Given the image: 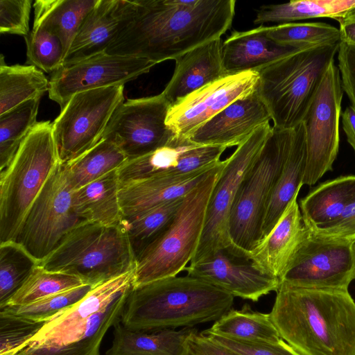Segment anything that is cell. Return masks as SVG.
I'll list each match as a JSON object with an SVG mask.
<instances>
[{
    "instance_id": "47",
    "label": "cell",
    "mask_w": 355,
    "mask_h": 355,
    "mask_svg": "<svg viewBox=\"0 0 355 355\" xmlns=\"http://www.w3.org/2000/svg\"><path fill=\"white\" fill-rule=\"evenodd\" d=\"M327 235L355 240V196Z\"/></svg>"
},
{
    "instance_id": "32",
    "label": "cell",
    "mask_w": 355,
    "mask_h": 355,
    "mask_svg": "<svg viewBox=\"0 0 355 355\" xmlns=\"http://www.w3.org/2000/svg\"><path fill=\"white\" fill-rule=\"evenodd\" d=\"M355 8V0H302L262 5L257 10L254 24H285L312 18L327 17L339 21Z\"/></svg>"
},
{
    "instance_id": "8",
    "label": "cell",
    "mask_w": 355,
    "mask_h": 355,
    "mask_svg": "<svg viewBox=\"0 0 355 355\" xmlns=\"http://www.w3.org/2000/svg\"><path fill=\"white\" fill-rule=\"evenodd\" d=\"M224 160L187 193L169 227L136 258L135 286L177 276L198 248L208 202Z\"/></svg>"
},
{
    "instance_id": "18",
    "label": "cell",
    "mask_w": 355,
    "mask_h": 355,
    "mask_svg": "<svg viewBox=\"0 0 355 355\" xmlns=\"http://www.w3.org/2000/svg\"><path fill=\"white\" fill-rule=\"evenodd\" d=\"M225 150L222 146L198 145L175 136L165 146L128 159L117 169L119 182L193 173L216 165Z\"/></svg>"
},
{
    "instance_id": "4",
    "label": "cell",
    "mask_w": 355,
    "mask_h": 355,
    "mask_svg": "<svg viewBox=\"0 0 355 355\" xmlns=\"http://www.w3.org/2000/svg\"><path fill=\"white\" fill-rule=\"evenodd\" d=\"M340 43L295 50L257 71V91L274 128L289 130L302 123Z\"/></svg>"
},
{
    "instance_id": "35",
    "label": "cell",
    "mask_w": 355,
    "mask_h": 355,
    "mask_svg": "<svg viewBox=\"0 0 355 355\" xmlns=\"http://www.w3.org/2000/svg\"><path fill=\"white\" fill-rule=\"evenodd\" d=\"M184 197L122 218L120 225L127 234L135 258L169 227Z\"/></svg>"
},
{
    "instance_id": "49",
    "label": "cell",
    "mask_w": 355,
    "mask_h": 355,
    "mask_svg": "<svg viewBox=\"0 0 355 355\" xmlns=\"http://www.w3.org/2000/svg\"><path fill=\"white\" fill-rule=\"evenodd\" d=\"M340 42L355 46V19L338 21Z\"/></svg>"
},
{
    "instance_id": "44",
    "label": "cell",
    "mask_w": 355,
    "mask_h": 355,
    "mask_svg": "<svg viewBox=\"0 0 355 355\" xmlns=\"http://www.w3.org/2000/svg\"><path fill=\"white\" fill-rule=\"evenodd\" d=\"M32 0L0 1V33L26 36Z\"/></svg>"
},
{
    "instance_id": "16",
    "label": "cell",
    "mask_w": 355,
    "mask_h": 355,
    "mask_svg": "<svg viewBox=\"0 0 355 355\" xmlns=\"http://www.w3.org/2000/svg\"><path fill=\"white\" fill-rule=\"evenodd\" d=\"M258 83L254 71L226 76L171 106L166 123L177 137L187 139L231 103L255 92Z\"/></svg>"
},
{
    "instance_id": "39",
    "label": "cell",
    "mask_w": 355,
    "mask_h": 355,
    "mask_svg": "<svg viewBox=\"0 0 355 355\" xmlns=\"http://www.w3.org/2000/svg\"><path fill=\"white\" fill-rule=\"evenodd\" d=\"M84 284L75 276L46 270L40 263L2 308L28 304Z\"/></svg>"
},
{
    "instance_id": "50",
    "label": "cell",
    "mask_w": 355,
    "mask_h": 355,
    "mask_svg": "<svg viewBox=\"0 0 355 355\" xmlns=\"http://www.w3.org/2000/svg\"><path fill=\"white\" fill-rule=\"evenodd\" d=\"M351 19H355V8L350 10L340 20Z\"/></svg>"
},
{
    "instance_id": "45",
    "label": "cell",
    "mask_w": 355,
    "mask_h": 355,
    "mask_svg": "<svg viewBox=\"0 0 355 355\" xmlns=\"http://www.w3.org/2000/svg\"><path fill=\"white\" fill-rule=\"evenodd\" d=\"M337 54L342 88L355 109V46L340 42Z\"/></svg>"
},
{
    "instance_id": "22",
    "label": "cell",
    "mask_w": 355,
    "mask_h": 355,
    "mask_svg": "<svg viewBox=\"0 0 355 355\" xmlns=\"http://www.w3.org/2000/svg\"><path fill=\"white\" fill-rule=\"evenodd\" d=\"M307 230L297 197L270 231L251 252L249 261L263 272L279 280Z\"/></svg>"
},
{
    "instance_id": "2",
    "label": "cell",
    "mask_w": 355,
    "mask_h": 355,
    "mask_svg": "<svg viewBox=\"0 0 355 355\" xmlns=\"http://www.w3.org/2000/svg\"><path fill=\"white\" fill-rule=\"evenodd\" d=\"M270 319L302 355H355V302L348 290L280 283Z\"/></svg>"
},
{
    "instance_id": "24",
    "label": "cell",
    "mask_w": 355,
    "mask_h": 355,
    "mask_svg": "<svg viewBox=\"0 0 355 355\" xmlns=\"http://www.w3.org/2000/svg\"><path fill=\"white\" fill-rule=\"evenodd\" d=\"M218 163L214 166L191 174L155 176L120 184L119 199L123 217L132 216L184 197Z\"/></svg>"
},
{
    "instance_id": "34",
    "label": "cell",
    "mask_w": 355,
    "mask_h": 355,
    "mask_svg": "<svg viewBox=\"0 0 355 355\" xmlns=\"http://www.w3.org/2000/svg\"><path fill=\"white\" fill-rule=\"evenodd\" d=\"M202 333L250 341L278 342L282 339L270 314L252 311L248 304L240 310L231 309Z\"/></svg>"
},
{
    "instance_id": "21",
    "label": "cell",
    "mask_w": 355,
    "mask_h": 355,
    "mask_svg": "<svg viewBox=\"0 0 355 355\" xmlns=\"http://www.w3.org/2000/svg\"><path fill=\"white\" fill-rule=\"evenodd\" d=\"M270 120L268 109L256 91L231 103L187 139L200 146H239Z\"/></svg>"
},
{
    "instance_id": "42",
    "label": "cell",
    "mask_w": 355,
    "mask_h": 355,
    "mask_svg": "<svg viewBox=\"0 0 355 355\" xmlns=\"http://www.w3.org/2000/svg\"><path fill=\"white\" fill-rule=\"evenodd\" d=\"M46 322L0 311V355H17Z\"/></svg>"
},
{
    "instance_id": "26",
    "label": "cell",
    "mask_w": 355,
    "mask_h": 355,
    "mask_svg": "<svg viewBox=\"0 0 355 355\" xmlns=\"http://www.w3.org/2000/svg\"><path fill=\"white\" fill-rule=\"evenodd\" d=\"M355 196V175L343 176L324 182L300 200L306 227L326 234L336 224Z\"/></svg>"
},
{
    "instance_id": "41",
    "label": "cell",
    "mask_w": 355,
    "mask_h": 355,
    "mask_svg": "<svg viewBox=\"0 0 355 355\" xmlns=\"http://www.w3.org/2000/svg\"><path fill=\"white\" fill-rule=\"evenodd\" d=\"M93 287V286L89 284H84L46 297L28 304L18 306H6L0 309V311L28 320L47 321L61 311L76 304Z\"/></svg>"
},
{
    "instance_id": "27",
    "label": "cell",
    "mask_w": 355,
    "mask_h": 355,
    "mask_svg": "<svg viewBox=\"0 0 355 355\" xmlns=\"http://www.w3.org/2000/svg\"><path fill=\"white\" fill-rule=\"evenodd\" d=\"M196 331L193 327L132 330L119 321L114 325L112 346L105 355H183L187 338Z\"/></svg>"
},
{
    "instance_id": "46",
    "label": "cell",
    "mask_w": 355,
    "mask_h": 355,
    "mask_svg": "<svg viewBox=\"0 0 355 355\" xmlns=\"http://www.w3.org/2000/svg\"><path fill=\"white\" fill-rule=\"evenodd\" d=\"M183 355H239L196 331L187 338Z\"/></svg>"
},
{
    "instance_id": "9",
    "label": "cell",
    "mask_w": 355,
    "mask_h": 355,
    "mask_svg": "<svg viewBox=\"0 0 355 355\" xmlns=\"http://www.w3.org/2000/svg\"><path fill=\"white\" fill-rule=\"evenodd\" d=\"M272 132L270 123L262 125L224 160L208 202L200 243L190 263L200 261L218 250H230L228 228L233 202L244 178Z\"/></svg>"
},
{
    "instance_id": "5",
    "label": "cell",
    "mask_w": 355,
    "mask_h": 355,
    "mask_svg": "<svg viewBox=\"0 0 355 355\" xmlns=\"http://www.w3.org/2000/svg\"><path fill=\"white\" fill-rule=\"evenodd\" d=\"M60 163L52 123L37 122L0 172V243L15 241L31 206Z\"/></svg>"
},
{
    "instance_id": "31",
    "label": "cell",
    "mask_w": 355,
    "mask_h": 355,
    "mask_svg": "<svg viewBox=\"0 0 355 355\" xmlns=\"http://www.w3.org/2000/svg\"><path fill=\"white\" fill-rule=\"evenodd\" d=\"M0 62V115L49 91V80L37 67L8 65L2 55Z\"/></svg>"
},
{
    "instance_id": "38",
    "label": "cell",
    "mask_w": 355,
    "mask_h": 355,
    "mask_svg": "<svg viewBox=\"0 0 355 355\" xmlns=\"http://www.w3.org/2000/svg\"><path fill=\"white\" fill-rule=\"evenodd\" d=\"M40 263L17 242L0 243V309Z\"/></svg>"
},
{
    "instance_id": "14",
    "label": "cell",
    "mask_w": 355,
    "mask_h": 355,
    "mask_svg": "<svg viewBox=\"0 0 355 355\" xmlns=\"http://www.w3.org/2000/svg\"><path fill=\"white\" fill-rule=\"evenodd\" d=\"M171 106L162 93L123 101L112 116L102 139L114 143L128 159L165 146L175 137L166 123Z\"/></svg>"
},
{
    "instance_id": "1",
    "label": "cell",
    "mask_w": 355,
    "mask_h": 355,
    "mask_svg": "<svg viewBox=\"0 0 355 355\" xmlns=\"http://www.w3.org/2000/svg\"><path fill=\"white\" fill-rule=\"evenodd\" d=\"M135 15L105 53L146 59L155 64L175 60L232 27L234 0H137Z\"/></svg>"
},
{
    "instance_id": "19",
    "label": "cell",
    "mask_w": 355,
    "mask_h": 355,
    "mask_svg": "<svg viewBox=\"0 0 355 355\" xmlns=\"http://www.w3.org/2000/svg\"><path fill=\"white\" fill-rule=\"evenodd\" d=\"M185 270L187 275L204 280L234 297L252 302L277 291L280 284L278 279L263 272L250 261L236 257L226 250L190 263Z\"/></svg>"
},
{
    "instance_id": "6",
    "label": "cell",
    "mask_w": 355,
    "mask_h": 355,
    "mask_svg": "<svg viewBox=\"0 0 355 355\" xmlns=\"http://www.w3.org/2000/svg\"><path fill=\"white\" fill-rule=\"evenodd\" d=\"M40 266L94 286L135 268L136 258L121 225L85 222L71 230Z\"/></svg>"
},
{
    "instance_id": "11",
    "label": "cell",
    "mask_w": 355,
    "mask_h": 355,
    "mask_svg": "<svg viewBox=\"0 0 355 355\" xmlns=\"http://www.w3.org/2000/svg\"><path fill=\"white\" fill-rule=\"evenodd\" d=\"M124 85L74 94L52 123L60 162H71L102 139L116 108L124 101Z\"/></svg>"
},
{
    "instance_id": "25",
    "label": "cell",
    "mask_w": 355,
    "mask_h": 355,
    "mask_svg": "<svg viewBox=\"0 0 355 355\" xmlns=\"http://www.w3.org/2000/svg\"><path fill=\"white\" fill-rule=\"evenodd\" d=\"M295 50L270 39L265 26L245 31H233L223 42V65L227 75L257 71Z\"/></svg>"
},
{
    "instance_id": "15",
    "label": "cell",
    "mask_w": 355,
    "mask_h": 355,
    "mask_svg": "<svg viewBox=\"0 0 355 355\" xmlns=\"http://www.w3.org/2000/svg\"><path fill=\"white\" fill-rule=\"evenodd\" d=\"M155 65L144 58L103 52L53 73L49 96L62 109L77 93L124 85L149 72Z\"/></svg>"
},
{
    "instance_id": "10",
    "label": "cell",
    "mask_w": 355,
    "mask_h": 355,
    "mask_svg": "<svg viewBox=\"0 0 355 355\" xmlns=\"http://www.w3.org/2000/svg\"><path fill=\"white\" fill-rule=\"evenodd\" d=\"M60 162L27 212L15 242L41 263L73 228L85 221L76 212Z\"/></svg>"
},
{
    "instance_id": "37",
    "label": "cell",
    "mask_w": 355,
    "mask_h": 355,
    "mask_svg": "<svg viewBox=\"0 0 355 355\" xmlns=\"http://www.w3.org/2000/svg\"><path fill=\"white\" fill-rule=\"evenodd\" d=\"M275 42L295 49L332 45L340 42L339 28L323 22H291L265 26Z\"/></svg>"
},
{
    "instance_id": "43",
    "label": "cell",
    "mask_w": 355,
    "mask_h": 355,
    "mask_svg": "<svg viewBox=\"0 0 355 355\" xmlns=\"http://www.w3.org/2000/svg\"><path fill=\"white\" fill-rule=\"evenodd\" d=\"M206 336L239 355H302L283 339L278 342H265L244 340L214 334Z\"/></svg>"
},
{
    "instance_id": "12",
    "label": "cell",
    "mask_w": 355,
    "mask_h": 355,
    "mask_svg": "<svg viewBox=\"0 0 355 355\" xmlns=\"http://www.w3.org/2000/svg\"><path fill=\"white\" fill-rule=\"evenodd\" d=\"M354 279L355 240L315 233L307 228L280 283L348 290Z\"/></svg>"
},
{
    "instance_id": "33",
    "label": "cell",
    "mask_w": 355,
    "mask_h": 355,
    "mask_svg": "<svg viewBox=\"0 0 355 355\" xmlns=\"http://www.w3.org/2000/svg\"><path fill=\"white\" fill-rule=\"evenodd\" d=\"M127 160L114 143L102 139L78 158L62 165L71 189L75 191L118 169Z\"/></svg>"
},
{
    "instance_id": "17",
    "label": "cell",
    "mask_w": 355,
    "mask_h": 355,
    "mask_svg": "<svg viewBox=\"0 0 355 355\" xmlns=\"http://www.w3.org/2000/svg\"><path fill=\"white\" fill-rule=\"evenodd\" d=\"M132 290L91 315L59 329L39 331L17 355H99L103 338L120 321Z\"/></svg>"
},
{
    "instance_id": "28",
    "label": "cell",
    "mask_w": 355,
    "mask_h": 355,
    "mask_svg": "<svg viewBox=\"0 0 355 355\" xmlns=\"http://www.w3.org/2000/svg\"><path fill=\"white\" fill-rule=\"evenodd\" d=\"M306 159L305 130L303 123H301L293 129L289 154L267 207L263 239L270 232L288 205L297 196L303 186Z\"/></svg>"
},
{
    "instance_id": "29",
    "label": "cell",
    "mask_w": 355,
    "mask_h": 355,
    "mask_svg": "<svg viewBox=\"0 0 355 355\" xmlns=\"http://www.w3.org/2000/svg\"><path fill=\"white\" fill-rule=\"evenodd\" d=\"M117 169L73 191L74 208L85 221L106 226L120 225L123 214L119 199Z\"/></svg>"
},
{
    "instance_id": "40",
    "label": "cell",
    "mask_w": 355,
    "mask_h": 355,
    "mask_svg": "<svg viewBox=\"0 0 355 355\" xmlns=\"http://www.w3.org/2000/svg\"><path fill=\"white\" fill-rule=\"evenodd\" d=\"M24 39L26 64L51 74L62 67L65 52L61 41L55 35L40 26L33 25Z\"/></svg>"
},
{
    "instance_id": "30",
    "label": "cell",
    "mask_w": 355,
    "mask_h": 355,
    "mask_svg": "<svg viewBox=\"0 0 355 355\" xmlns=\"http://www.w3.org/2000/svg\"><path fill=\"white\" fill-rule=\"evenodd\" d=\"M99 0H36L34 24L61 41L65 55L83 20Z\"/></svg>"
},
{
    "instance_id": "23",
    "label": "cell",
    "mask_w": 355,
    "mask_h": 355,
    "mask_svg": "<svg viewBox=\"0 0 355 355\" xmlns=\"http://www.w3.org/2000/svg\"><path fill=\"white\" fill-rule=\"evenodd\" d=\"M221 38L202 44L175 60L173 76L162 92L172 106L192 92L228 76L223 65Z\"/></svg>"
},
{
    "instance_id": "13",
    "label": "cell",
    "mask_w": 355,
    "mask_h": 355,
    "mask_svg": "<svg viewBox=\"0 0 355 355\" xmlns=\"http://www.w3.org/2000/svg\"><path fill=\"white\" fill-rule=\"evenodd\" d=\"M343 90L338 67L329 64L303 119L306 159L302 184H314L332 170L339 148Z\"/></svg>"
},
{
    "instance_id": "20",
    "label": "cell",
    "mask_w": 355,
    "mask_h": 355,
    "mask_svg": "<svg viewBox=\"0 0 355 355\" xmlns=\"http://www.w3.org/2000/svg\"><path fill=\"white\" fill-rule=\"evenodd\" d=\"M137 0H99L83 20L67 51L62 67L105 52L135 15Z\"/></svg>"
},
{
    "instance_id": "3",
    "label": "cell",
    "mask_w": 355,
    "mask_h": 355,
    "mask_svg": "<svg viewBox=\"0 0 355 355\" xmlns=\"http://www.w3.org/2000/svg\"><path fill=\"white\" fill-rule=\"evenodd\" d=\"M234 296L189 275L134 287L121 322L132 330L174 329L216 321L232 309Z\"/></svg>"
},
{
    "instance_id": "7",
    "label": "cell",
    "mask_w": 355,
    "mask_h": 355,
    "mask_svg": "<svg viewBox=\"0 0 355 355\" xmlns=\"http://www.w3.org/2000/svg\"><path fill=\"white\" fill-rule=\"evenodd\" d=\"M293 129L272 126L271 135L238 190L228 228L231 247L227 252L236 257L249 260L263 239L267 207L289 154Z\"/></svg>"
},
{
    "instance_id": "48",
    "label": "cell",
    "mask_w": 355,
    "mask_h": 355,
    "mask_svg": "<svg viewBox=\"0 0 355 355\" xmlns=\"http://www.w3.org/2000/svg\"><path fill=\"white\" fill-rule=\"evenodd\" d=\"M343 130L348 143L355 152V109L350 105L341 114Z\"/></svg>"
},
{
    "instance_id": "36",
    "label": "cell",
    "mask_w": 355,
    "mask_h": 355,
    "mask_svg": "<svg viewBox=\"0 0 355 355\" xmlns=\"http://www.w3.org/2000/svg\"><path fill=\"white\" fill-rule=\"evenodd\" d=\"M40 99L29 100L0 115V172L9 165L22 141L37 124Z\"/></svg>"
}]
</instances>
